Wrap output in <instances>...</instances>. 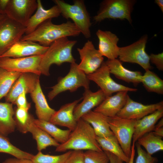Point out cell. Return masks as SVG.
Returning <instances> with one entry per match:
<instances>
[{
    "mask_svg": "<svg viewBox=\"0 0 163 163\" xmlns=\"http://www.w3.org/2000/svg\"><path fill=\"white\" fill-rule=\"evenodd\" d=\"M162 107L163 101L145 105L134 101L128 96L125 105L116 116L122 118L137 120Z\"/></svg>",
    "mask_w": 163,
    "mask_h": 163,
    "instance_id": "5bb4252c",
    "label": "cell"
},
{
    "mask_svg": "<svg viewBox=\"0 0 163 163\" xmlns=\"http://www.w3.org/2000/svg\"><path fill=\"white\" fill-rule=\"evenodd\" d=\"M89 84L90 80L86 75L79 69L78 64L74 62L71 63L67 75L60 78L58 83L51 87L52 90L49 93L48 97L51 101L59 94L66 91L74 92L81 87L85 89H89Z\"/></svg>",
    "mask_w": 163,
    "mask_h": 163,
    "instance_id": "5b68a950",
    "label": "cell"
},
{
    "mask_svg": "<svg viewBox=\"0 0 163 163\" xmlns=\"http://www.w3.org/2000/svg\"><path fill=\"white\" fill-rule=\"evenodd\" d=\"M81 118L91 125L96 136L105 137L114 135L110 128L108 117L91 110Z\"/></svg>",
    "mask_w": 163,
    "mask_h": 163,
    "instance_id": "603a6c76",
    "label": "cell"
},
{
    "mask_svg": "<svg viewBox=\"0 0 163 163\" xmlns=\"http://www.w3.org/2000/svg\"><path fill=\"white\" fill-rule=\"evenodd\" d=\"M143 147L149 155L163 150L162 137L155 135L152 132L146 133L139 138L136 142Z\"/></svg>",
    "mask_w": 163,
    "mask_h": 163,
    "instance_id": "f546056e",
    "label": "cell"
},
{
    "mask_svg": "<svg viewBox=\"0 0 163 163\" xmlns=\"http://www.w3.org/2000/svg\"><path fill=\"white\" fill-rule=\"evenodd\" d=\"M37 7L35 13L29 19L26 27V35L29 34L43 22L49 19L57 18L61 14L59 7L55 5L50 8L46 9L40 0H37Z\"/></svg>",
    "mask_w": 163,
    "mask_h": 163,
    "instance_id": "ffe728a7",
    "label": "cell"
},
{
    "mask_svg": "<svg viewBox=\"0 0 163 163\" xmlns=\"http://www.w3.org/2000/svg\"><path fill=\"white\" fill-rule=\"evenodd\" d=\"M135 146L137 154L135 163H157L158 162L157 158L148 154L137 142H136Z\"/></svg>",
    "mask_w": 163,
    "mask_h": 163,
    "instance_id": "8d00e7d4",
    "label": "cell"
},
{
    "mask_svg": "<svg viewBox=\"0 0 163 163\" xmlns=\"http://www.w3.org/2000/svg\"><path fill=\"white\" fill-rule=\"evenodd\" d=\"M13 104L0 102V133L6 136L14 132L16 127Z\"/></svg>",
    "mask_w": 163,
    "mask_h": 163,
    "instance_id": "484cf974",
    "label": "cell"
},
{
    "mask_svg": "<svg viewBox=\"0 0 163 163\" xmlns=\"http://www.w3.org/2000/svg\"><path fill=\"white\" fill-rule=\"evenodd\" d=\"M37 7L36 0H9L5 14L8 18L26 27Z\"/></svg>",
    "mask_w": 163,
    "mask_h": 163,
    "instance_id": "7c38bea8",
    "label": "cell"
},
{
    "mask_svg": "<svg viewBox=\"0 0 163 163\" xmlns=\"http://www.w3.org/2000/svg\"><path fill=\"white\" fill-rule=\"evenodd\" d=\"M26 93L23 92L17 97L13 104H16L18 107L24 108L27 110L30 109L31 104L27 102L26 98Z\"/></svg>",
    "mask_w": 163,
    "mask_h": 163,
    "instance_id": "ab89813d",
    "label": "cell"
},
{
    "mask_svg": "<svg viewBox=\"0 0 163 163\" xmlns=\"http://www.w3.org/2000/svg\"><path fill=\"white\" fill-rule=\"evenodd\" d=\"M109 159V163H123V161L113 154L108 152L104 151Z\"/></svg>",
    "mask_w": 163,
    "mask_h": 163,
    "instance_id": "b9f144b4",
    "label": "cell"
},
{
    "mask_svg": "<svg viewBox=\"0 0 163 163\" xmlns=\"http://www.w3.org/2000/svg\"><path fill=\"white\" fill-rule=\"evenodd\" d=\"M48 47L30 41L20 40L14 44L0 58H18L43 55Z\"/></svg>",
    "mask_w": 163,
    "mask_h": 163,
    "instance_id": "9a60e30c",
    "label": "cell"
},
{
    "mask_svg": "<svg viewBox=\"0 0 163 163\" xmlns=\"http://www.w3.org/2000/svg\"><path fill=\"white\" fill-rule=\"evenodd\" d=\"M85 163H108L109 160L106 152L93 150H87L84 152Z\"/></svg>",
    "mask_w": 163,
    "mask_h": 163,
    "instance_id": "d590c367",
    "label": "cell"
},
{
    "mask_svg": "<svg viewBox=\"0 0 163 163\" xmlns=\"http://www.w3.org/2000/svg\"><path fill=\"white\" fill-rule=\"evenodd\" d=\"M6 16V14H0V22Z\"/></svg>",
    "mask_w": 163,
    "mask_h": 163,
    "instance_id": "7dc6e473",
    "label": "cell"
},
{
    "mask_svg": "<svg viewBox=\"0 0 163 163\" xmlns=\"http://www.w3.org/2000/svg\"><path fill=\"white\" fill-rule=\"evenodd\" d=\"M109 69L105 62L92 73L87 75L89 80L94 82L100 87L106 97L111 96L115 92L120 91L135 92L137 89L126 87L116 82L111 77Z\"/></svg>",
    "mask_w": 163,
    "mask_h": 163,
    "instance_id": "9c48e42d",
    "label": "cell"
},
{
    "mask_svg": "<svg viewBox=\"0 0 163 163\" xmlns=\"http://www.w3.org/2000/svg\"><path fill=\"white\" fill-rule=\"evenodd\" d=\"M53 1L59 7L61 14L66 19H71L75 26L86 38L91 37L90 18L84 1L75 0L72 5L61 0Z\"/></svg>",
    "mask_w": 163,
    "mask_h": 163,
    "instance_id": "277c9868",
    "label": "cell"
},
{
    "mask_svg": "<svg viewBox=\"0 0 163 163\" xmlns=\"http://www.w3.org/2000/svg\"><path fill=\"white\" fill-rule=\"evenodd\" d=\"M96 137L91 125L81 118L77 121L75 128L71 133L67 140L60 144L55 151L61 152L72 150L102 151Z\"/></svg>",
    "mask_w": 163,
    "mask_h": 163,
    "instance_id": "7a4b0ae2",
    "label": "cell"
},
{
    "mask_svg": "<svg viewBox=\"0 0 163 163\" xmlns=\"http://www.w3.org/2000/svg\"><path fill=\"white\" fill-rule=\"evenodd\" d=\"M14 118L17 126L21 133H27V127L31 115L28 112V110L21 107H18L14 112Z\"/></svg>",
    "mask_w": 163,
    "mask_h": 163,
    "instance_id": "e575fe53",
    "label": "cell"
},
{
    "mask_svg": "<svg viewBox=\"0 0 163 163\" xmlns=\"http://www.w3.org/2000/svg\"><path fill=\"white\" fill-rule=\"evenodd\" d=\"M2 163H33L31 160L16 158L6 159Z\"/></svg>",
    "mask_w": 163,
    "mask_h": 163,
    "instance_id": "60d3db41",
    "label": "cell"
},
{
    "mask_svg": "<svg viewBox=\"0 0 163 163\" xmlns=\"http://www.w3.org/2000/svg\"><path fill=\"white\" fill-rule=\"evenodd\" d=\"M72 151H69L59 155L45 154L39 151L34 155L31 160L33 163H65Z\"/></svg>",
    "mask_w": 163,
    "mask_h": 163,
    "instance_id": "836d02e7",
    "label": "cell"
},
{
    "mask_svg": "<svg viewBox=\"0 0 163 163\" xmlns=\"http://www.w3.org/2000/svg\"><path fill=\"white\" fill-rule=\"evenodd\" d=\"M128 92L120 91L113 96L106 97L93 111L109 117L116 116L126 104L129 96Z\"/></svg>",
    "mask_w": 163,
    "mask_h": 163,
    "instance_id": "e0dca14e",
    "label": "cell"
},
{
    "mask_svg": "<svg viewBox=\"0 0 163 163\" xmlns=\"http://www.w3.org/2000/svg\"><path fill=\"white\" fill-rule=\"evenodd\" d=\"M96 34L99 40L98 50L103 56L108 59H116L119 56L120 47L117 45L119 38L109 31L98 30Z\"/></svg>",
    "mask_w": 163,
    "mask_h": 163,
    "instance_id": "ac0fdd59",
    "label": "cell"
},
{
    "mask_svg": "<svg viewBox=\"0 0 163 163\" xmlns=\"http://www.w3.org/2000/svg\"><path fill=\"white\" fill-rule=\"evenodd\" d=\"M141 78L142 83L145 89L149 92L163 94V80L150 70L145 71Z\"/></svg>",
    "mask_w": 163,
    "mask_h": 163,
    "instance_id": "4dcf8cb0",
    "label": "cell"
},
{
    "mask_svg": "<svg viewBox=\"0 0 163 163\" xmlns=\"http://www.w3.org/2000/svg\"><path fill=\"white\" fill-rule=\"evenodd\" d=\"M84 154L83 150H72L65 163H85Z\"/></svg>",
    "mask_w": 163,
    "mask_h": 163,
    "instance_id": "74e56055",
    "label": "cell"
},
{
    "mask_svg": "<svg viewBox=\"0 0 163 163\" xmlns=\"http://www.w3.org/2000/svg\"><path fill=\"white\" fill-rule=\"evenodd\" d=\"M136 120L122 118L117 116L108 117L110 128L123 150L129 158L131 142Z\"/></svg>",
    "mask_w": 163,
    "mask_h": 163,
    "instance_id": "52a82bcc",
    "label": "cell"
},
{
    "mask_svg": "<svg viewBox=\"0 0 163 163\" xmlns=\"http://www.w3.org/2000/svg\"><path fill=\"white\" fill-rule=\"evenodd\" d=\"M77 43L68 37L59 39L53 42L43 55L39 67L41 74L50 75L49 70L53 64L60 66L64 62H75L72 54V48Z\"/></svg>",
    "mask_w": 163,
    "mask_h": 163,
    "instance_id": "3957f363",
    "label": "cell"
},
{
    "mask_svg": "<svg viewBox=\"0 0 163 163\" xmlns=\"http://www.w3.org/2000/svg\"><path fill=\"white\" fill-rule=\"evenodd\" d=\"M150 62L154 64L159 70H163V53L151 54L149 55Z\"/></svg>",
    "mask_w": 163,
    "mask_h": 163,
    "instance_id": "f35d334b",
    "label": "cell"
},
{
    "mask_svg": "<svg viewBox=\"0 0 163 163\" xmlns=\"http://www.w3.org/2000/svg\"><path fill=\"white\" fill-rule=\"evenodd\" d=\"M43 55L18 58H0V67L9 71L40 75L39 69Z\"/></svg>",
    "mask_w": 163,
    "mask_h": 163,
    "instance_id": "8fae6325",
    "label": "cell"
},
{
    "mask_svg": "<svg viewBox=\"0 0 163 163\" xmlns=\"http://www.w3.org/2000/svg\"><path fill=\"white\" fill-rule=\"evenodd\" d=\"M34 118L32 116L28 124L27 131L32 134L33 138L36 140L39 151L46 149L49 146L56 147L59 146L60 144L58 142L34 123Z\"/></svg>",
    "mask_w": 163,
    "mask_h": 163,
    "instance_id": "4316f807",
    "label": "cell"
},
{
    "mask_svg": "<svg viewBox=\"0 0 163 163\" xmlns=\"http://www.w3.org/2000/svg\"><path fill=\"white\" fill-rule=\"evenodd\" d=\"M39 76L32 73H21L5 96L6 102L13 104L18 96L23 92L30 94L35 89Z\"/></svg>",
    "mask_w": 163,
    "mask_h": 163,
    "instance_id": "2e32d148",
    "label": "cell"
},
{
    "mask_svg": "<svg viewBox=\"0 0 163 163\" xmlns=\"http://www.w3.org/2000/svg\"><path fill=\"white\" fill-rule=\"evenodd\" d=\"M26 27L6 16L0 22V57L25 33Z\"/></svg>",
    "mask_w": 163,
    "mask_h": 163,
    "instance_id": "30bf717a",
    "label": "cell"
},
{
    "mask_svg": "<svg viewBox=\"0 0 163 163\" xmlns=\"http://www.w3.org/2000/svg\"><path fill=\"white\" fill-rule=\"evenodd\" d=\"M163 116V107H162L136 120L132 139L133 142L135 143L144 135L152 132L157 122Z\"/></svg>",
    "mask_w": 163,
    "mask_h": 163,
    "instance_id": "d4e9b609",
    "label": "cell"
},
{
    "mask_svg": "<svg viewBox=\"0 0 163 163\" xmlns=\"http://www.w3.org/2000/svg\"><path fill=\"white\" fill-rule=\"evenodd\" d=\"M77 50L81 60L78 67L86 75L94 72L103 62V56L91 41L88 40L82 48H78Z\"/></svg>",
    "mask_w": 163,
    "mask_h": 163,
    "instance_id": "4fadbf2b",
    "label": "cell"
},
{
    "mask_svg": "<svg viewBox=\"0 0 163 163\" xmlns=\"http://www.w3.org/2000/svg\"><path fill=\"white\" fill-rule=\"evenodd\" d=\"M81 100V98L62 106L56 111L49 122L55 125L66 127L72 131H73L77 123L73 114L74 109Z\"/></svg>",
    "mask_w": 163,
    "mask_h": 163,
    "instance_id": "44dd1931",
    "label": "cell"
},
{
    "mask_svg": "<svg viewBox=\"0 0 163 163\" xmlns=\"http://www.w3.org/2000/svg\"><path fill=\"white\" fill-rule=\"evenodd\" d=\"M34 123L48 133L60 144L65 142L68 139L72 131L69 129H62L49 121L34 119Z\"/></svg>",
    "mask_w": 163,
    "mask_h": 163,
    "instance_id": "f1b7e54d",
    "label": "cell"
},
{
    "mask_svg": "<svg viewBox=\"0 0 163 163\" xmlns=\"http://www.w3.org/2000/svg\"><path fill=\"white\" fill-rule=\"evenodd\" d=\"M152 132L155 135L162 137L163 136V127L154 129Z\"/></svg>",
    "mask_w": 163,
    "mask_h": 163,
    "instance_id": "f6af8a7d",
    "label": "cell"
},
{
    "mask_svg": "<svg viewBox=\"0 0 163 163\" xmlns=\"http://www.w3.org/2000/svg\"><path fill=\"white\" fill-rule=\"evenodd\" d=\"M0 152L8 154L18 158L31 160L34 155L24 151L12 144L6 136L0 133Z\"/></svg>",
    "mask_w": 163,
    "mask_h": 163,
    "instance_id": "d6a6232c",
    "label": "cell"
},
{
    "mask_svg": "<svg viewBox=\"0 0 163 163\" xmlns=\"http://www.w3.org/2000/svg\"><path fill=\"white\" fill-rule=\"evenodd\" d=\"M135 1L131 0H106L103 1L100 9L93 17L96 22L106 19H126L132 21L131 13Z\"/></svg>",
    "mask_w": 163,
    "mask_h": 163,
    "instance_id": "8992f818",
    "label": "cell"
},
{
    "mask_svg": "<svg viewBox=\"0 0 163 163\" xmlns=\"http://www.w3.org/2000/svg\"><path fill=\"white\" fill-rule=\"evenodd\" d=\"M106 97L100 89L95 92H92L89 89H85L83 100L74 109L73 114L76 120L77 121L83 115L99 105Z\"/></svg>",
    "mask_w": 163,
    "mask_h": 163,
    "instance_id": "d6986e66",
    "label": "cell"
},
{
    "mask_svg": "<svg viewBox=\"0 0 163 163\" xmlns=\"http://www.w3.org/2000/svg\"><path fill=\"white\" fill-rule=\"evenodd\" d=\"M155 2L156 4L163 12V1L162 0H155Z\"/></svg>",
    "mask_w": 163,
    "mask_h": 163,
    "instance_id": "bcb514c9",
    "label": "cell"
},
{
    "mask_svg": "<svg viewBox=\"0 0 163 163\" xmlns=\"http://www.w3.org/2000/svg\"><path fill=\"white\" fill-rule=\"evenodd\" d=\"M96 139L103 151L109 152L123 162L128 163L129 158L124 153L114 135L105 137L96 136Z\"/></svg>",
    "mask_w": 163,
    "mask_h": 163,
    "instance_id": "83f0119b",
    "label": "cell"
},
{
    "mask_svg": "<svg viewBox=\"0 0 163 163\" xmlns=\"http://www.w3.org/2000/svg\"><path fill=\"white\" fill-rule=\"evenodd\" d=\"M21 74L9 71L0 67V100L7 95Z\"/></svg>",
    "mask_w": 163,
    "mask_h": 163,
    "instance_id": "1f68e13d",
    "label": "cell"
},
{
    "mask_svg": "<svg viewBox=\"0 0 163 163\" xmlns=\"http://www.w3.org/2000/svg\"><path fill=\"white\" fill-rule=\"evenodd\" d=\"M30 95L35 104L36 113L38 119L49 121L56 111L49 105L42 90L40 79Z\"/></svg>",
    "mask_w": 163,
    "mask_h": 163,
    "instance_id": "cb8c5ba5",
    "label": "cell"
},
{
    "mask_svg": "<svg viewBox=\"0 0 163 163\" xmlns=\"http://www.w3.org/2000/svg\"><path fill=\"white\" fill-rule=\"evenodd\" d=\"M9 0H0V14H6V9Z\"/></svg>",
    "mask_w": 163,
    "mask_h": 163,
    "instance_id": "7bdbcfd3",
    "label": "cell"
},
{
    "mask_svg": "<svg viewBox=\"0 0 163 163\" xmlns=\"http://www.w3.org/2000/svg\"><path fill=\"white\" fill-rule=\"evenodd\" d=\"M110 73L118 79L127 83H132L135 86L141 83L142 73L139 71H132L125 68L120 60L108 59L105 62Z\"/></svg>",
    "mask_w": 163,
    "mask_h": 163,
    "instance_id": "7402d4cb",
    "label": "cell"
},
{
    "mask_svg": "<svg viewBox=\"0 0 163 163\" xmlns=\"http://www.w3.org/2000/svg\"><path fill=\"white\" fill-rule=\"evenodd\" d=\"M135 143L133 142V144L131 146V154L128 163H134V160L135 153Z\"/></svg>",
    "mask_w": 163,
    "mask_h": 163,
    "instance_id": "ee69618b",
    "label": "cell"
},
{
    "mask_svg": "<svg viewBox=\"0 0 163 163\" xmlns=\"http://www.w3.org/2000/svg\"><path fill=\"white\" fill-rule=\"evenodd\" d=\"M51 20L45 21L33 32L23 36L20 40L38 42L42 46L49 47L59 39L78 36L81 33L74 23L70 21L56 24L52 23Z\"/></svg>",
    "mask_w": 163,
    "mask_h": 163,
    "instance_id": "6da1fadb",
    "label": "cell"
},
{
    "mask_svg": "<svg viewBox=\"0 0 163 163\" xmlns=\"http://www.w3.org/2000/svg\"><path fill=\"white\" fill-rule=\"evenodd\" d=\"M147 36L129 45L120 47L118 57L121 61L136 63L145 71L150 70L151 66L149 57L145 51Z\"/></svg>",
    "mask_w": 163,
    "mask_h": 163,
    "instance_id": "ba28073f",
    "label": "cell"
}]
</instances>
